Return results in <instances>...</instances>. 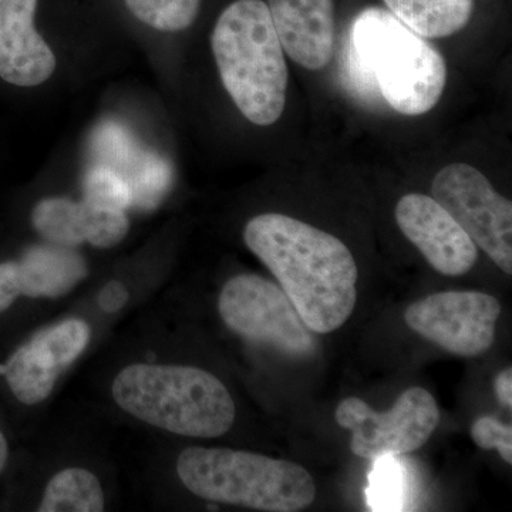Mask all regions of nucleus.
Here are the masks:
<instances>
[{"label": "nucleus", "mask_w": 512, "mask_h": 512, "mask_svg": "<svg viewBox=\"0 0 512 512\" xmlns=\"http://www.w3.org/2000/svg\"><path fill=\"white\" fill-rule=\"evenodd\" d=\"M244 241L278 279L312 332L326 335L348 322L359 274L352 252L340 239L269 212L248 222Z\"/></svg>", "instance_id": "f257e3e1"}, {"label": "nucleus", "mask_w": 512, "mask_h": 512, "mask_svg": "<svg viewBox=\"0 0 512 512\" xmlns=\"http://www.w3.org/2000/svg\"><path fill=\"white\" fill-rule=\"evenodd\" d=\"M345 73L357 93L369 100L382 97L404 116L433 109L447 83L443 56L380 6L360 10L353 19Z\"/></svg>", "instance_id": "f03ea898"}, {"label": "nucleus", "mask_w": 512, "mask_h": 512, "mask_svg": "<svg viewBox=\"0 0 512 512\" xmlns=\"http://www.w3.org/2000/svg\"><path fill=\"white\" fill-rule=\"evenodd\" d=\"M212 53L245 119L271 126L284 113L288 66L266 0H232L218 15Z\"/></svg>", "instance_id": "7ed1b4c3"}, {"label": "nucleus", "mask_w": 512, "mask_h": 512, "mask_svg": "<svg viewBox=\"0 0 512 512\" xmlns=\"http://www.w3.org/2000/svg\"><path fill=\"white\" fill-rule=\"evenodd\" d=\"M111 390L124 412L180 436L214 439L234 424L235 404L227 387L198 367L128 366Z\"/></svg>", "instance_id": "20e7f679"}, {"label": "nucleus", "mask_w": 512, "mask_h": 512, "mask_svg": "<svg viewBox=\"0 0 512 512\" xmlns=\"http://www.w3.org/2000/svg\"><path fill=\"white\" fill-rule=\"evenodd\" d=\"M177 473L181 483L204 500L259 511H302L316 495L305 468L248 451L185 448L178 457Z\"/></svg>", "instance_id": "39448f33"}, {"label": "nucleus", "mask_w": 512, "mask_h": 512, "mask_svg": "<svg viewBox=\"0 0 512 512\" xmlns=\"http://www.w3.org/2000/svg\"><path fill=\"white\" fill-rule=\"evenodd\" d=\"M221 318L232 332L291 357L311 356L315 339L282 288L258 275L229 279L220 295Z\"/></svg>", "instance_id": "423d86ee"}, {"label": "nucleus", "mask_w": 512, "mask_h": 512, "mask_svg": "<svg viewBox=\"0 0 512 512\" xmlns=\"http://www.w3.org/2000/svg\"><path fill=\"white\" fill-rule=\"evenodd\" d=\"M433 198L485 254L512 274V204L477 168L447 165L434 177Z\"/></svg>", "instance_id": "0eeeda50"}, {"label": "nucleus", "mask_w": 512, "mask_h": 512, "mask_svg": "<svg viewBox=\"0 0 512 512\" xmlns=\"http://www.w3.org/2000/svg\"><path fill=\"white\" fill-rule=\"evenodd\" d=\"M336 421L353 433L350 448L356 456L375 461L419 450L439 426L436 399L421 387L399 397L389 412H376L357 397H348L336 409Z\"/></svg>", "instance_id": "6e6552de"}, {"label": "nucleus", "mask_w": 512, "mask_h": 512, "mask_svg": "<svg viewBox=\"0 0 512 512\" xmlns=\"http://www.w3.org/2000/svg\"><path fill=\"white\" fill-rule=\"evenodd\" d=\"M501 305L483 292H440L412 303L404 312L409 328L441 349L463 357L493 346Z\"/></svg>", "instance_id": "1a4fd4ad"}, {"label": "nucleus", "mask_w": 512, "mask_h": 512, "mask_svg": "<svg viewBox=\"0 0 512 512\" xmlns=\"http://www.w3.org/2000/svg\"><path fill=\"white\" fill-rule=\"evenodd\" d=\"M89 340L90 328L83 320H64L16 350L5 365H0V375L5 376L19 402H43L52 393L57 377L82 355Z\"/></svg>", "instance_id": "9d476101"}, {"label": "nucleus", "mask_w": 512, "mask_h": 512, "mask_svg": "<svg viewBox=\"0 0 512 512\" xmlns=\"http://www.w3.org/2000/svg\"><path fill=\"white\" fill-rule=\"evenodd\" d=\"M394 215L404 237L440 274L461 276L476 264L477 245L433 197L404 195Z\"/></svg>", "instance_id": "9b49d317"}, {"label": "nucleus", "mask_w": 512, "mask_h": 512, "mask_svg": "<svg viewBox=\"0 0 512 512\" xmlns=\"http://www.w3.org/2000/svg\"><path fill=\"white\" fill-rule=\"evenodd\" d=\"M40 0H0V77L18 87H35L55 73L52 47L36 28Z\"/></svg>", "instance_id": "f8f14e48"}, {"label": "nucleus", "mask_w": 512, "mask_h": 512, "mask_svg": "<svg viewBox=\"0 0 512 512\" xmlns=\"http://www.w3.org/2000/svg\"><path fill=\"white\" fill-rule=\"evenodd\" d=\"M86 275V262L72 248L55 244L30 248L19 261L0 264V312L19 296L59 298Z\"/></svg>", "instance_id": "ddd939ff"}, {"label": "nucleus", "mask_w": 512, "mask_h": 512, "mask_svg": "<svg viewBox=\"0 0 512 512\" xmlns=\"http://www.w3.org/2000/svg\"><path fill=\"white\" fill-rule=\"evenodd\" d=\"M32 221L36 231L50 244L67 248L83 242L100 249L113 248L126 238L130 229L126 211L67 198L40 201L33 210Z\"/></svg>", "instance_id": "4468645a"}, {"label": "nucleus", "mask_w": 512, "mask_h": 512, "mask_svg": "<svg viewBox=\"0 0 512 512\" xmlns=\"http://www.w3.org/2000/svg\"><path fill=\"white\" fill-rule=\"evenodd\" d=\"M282 49L308 70L328 66L336 46L333 0H266Z\"/></svg>", "instance_id": "2eb2a0df"}, {"label": "nucleus", "mask_w": 512, "mask_h": 512, "mask_svg": "<svg viewBox=\"0 0 512 512\" xmlns=\"http://www.w3.org/2000/svg\"><path fill=\"white\" fill-rule=\"evenodd\" d=\"M383 3L407 28L427 39L460 32L476 10V0H383Z\"/></svg>", "instance_id": "dca6fc26"}, {"label": "nucleus", "mask_w": 512, "mask_h": 512, "mask_svg": "<svg viewBox=\"0 0 512 512\" xmlns=\"http://www.w3.org/2000/svg\"><path fill=\"white\" fill-rule=\"evenodd\" d=\"M104 494L99 478L83 468H67L47 484L40 512H101Z\"/></svg>", "instance_id": "f3484780"}, {"label": "nucleus", "mask_w": 512, "mask_h": 512, "mask_svg": "<svg viewBox=\"0 0 512 512\" xmlns=\"http://www.w3.org/2000/svg\"><path fill=\"white\" fill-rule=\"evenodd\" d=\"M141 25L164 33L190 29L200 16L202 0H120Z\"/></svg>", "instance_id": "a211bd4d"}, {"label": "nucleus", "mask_w": 512, "mask_h": 512, "mask_svg": "<svg viewBox=\"0 0 512 512\" xmlns=\"http://www.w3.org/2000/svg\"><path fill=\"white\" fill-rule=\"evenodd\" d=\"M406 494V471L400 460L377 458L369 476L367 503L372 511H402Z\"/></svg>", "instance_id": "6ab92c4d"}, {"label": "nucleus", "mask_w": 512, "mask_h": 512, "mask_svg": "<svg viewBox=\"0 0 512 512\" xmlns=\"http://www.w3.org/2000/svg\"><path fill=\"white\" fill-rule=\"evenodd\" d=\"M99 207L127 211L133 207V191L119 174L104 165H96L84 178V198Z\"/></svg>", "instance_id": "aec40b11"}, {"label": "nucleus", "mask_w": 512, "mask_h": 512, "mask_svg": "<svg viewBox=\"0 0 512 512\" xmlns=\"http://www.w3.org/2000/svg\"><path fill=\"white\" fill-rule=\"evenodd\" d=\"M471 437L484 450H498L505 463L512 464V429L490 416L480 417L471 427Z\"/></svg>", "instance_id": "412c9836"}, {"label": "nucleus", "mask_w": 512, "mask_h": 512, "mask_svg": "<svg viewBox=\"0 0 512 512\" xmlns=\"http://www.w3.org/2000/svg\"><path fill=\"white\" fill-rule=\"evenodd\" d=\"M128 302V291L120 281H111L101 289L99 305L104 312H119Z\"/></svg>", "instance_id": "4be33fe9"}, {"label": "nucleus", "mask_w": 512, "mask_h": 512, "mask_svg": "<svg viewBox=\"0 0 512 512\" xmlns=\"http://www.w3.org/2000/svg\"><path fill=\"white\" fill-rule=\"evenodd\" d=\"M494 392L498 402L512 409V369L507 367L494 380Z\"/></svg>", "instance_id": "5701e85b"}, {"label": "nucleus", "mask_w": 512, "mask_h": 512, "mask_svg": "<svg viewBox=\"0 0 512 512\" xmlns=\"http://www.w3.org/2000/svg\"><path fill=\"white\" fill-rule=\"evenodd\" d=\"M8 456V441H6L5 436H3L2 431H0V471H2L6 463H8Z\"/></svg>", "instance_id": "b1692460"}]
</instances>
